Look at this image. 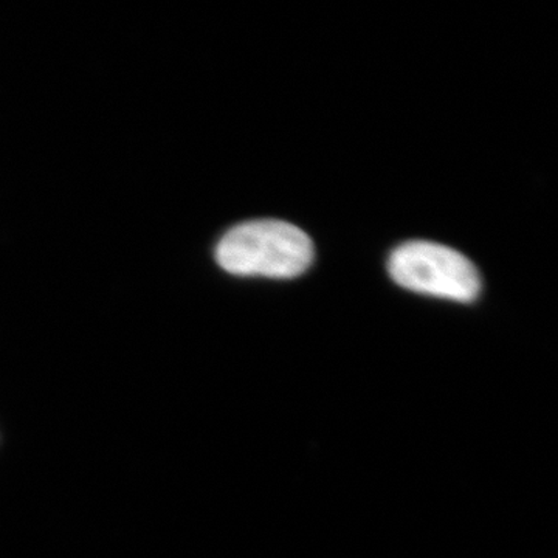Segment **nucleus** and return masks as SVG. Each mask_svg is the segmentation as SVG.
Masks as SVG:
<instances>
[{
  "mask_svg": "<svg viewBox=\"0 0 558 558\" xmlns=\"http://www.w3.org/2000/svg\"><path fill=\"white\" fill-rule=\"evenodd\" d=\"M388 271L400 288L459 303L478 299L483 286L472 260L435 242L400 245L389 256Z\"/></svg>",
  "mask_w": 558,
  "mask_h": 558,
  "instance_id": "2",
  "label": "nucleus"
},
{
  "mask_svg": "<svg viewBox=\"0 0 558 558\" xmlns=\"http://www.w3.org/2000/svg\"><path fill=\"white\" fill-rule=\"evenodd\" d=\"M223 270L241 277H300L314 260L311 238L282 220L244 222L231 229L216 247Z\"/></svg>",
  "mask_w": 558,
  "mask_h": 558,
  "instance_id": "1",
  "label": "nucleus"
}]
</instances>
